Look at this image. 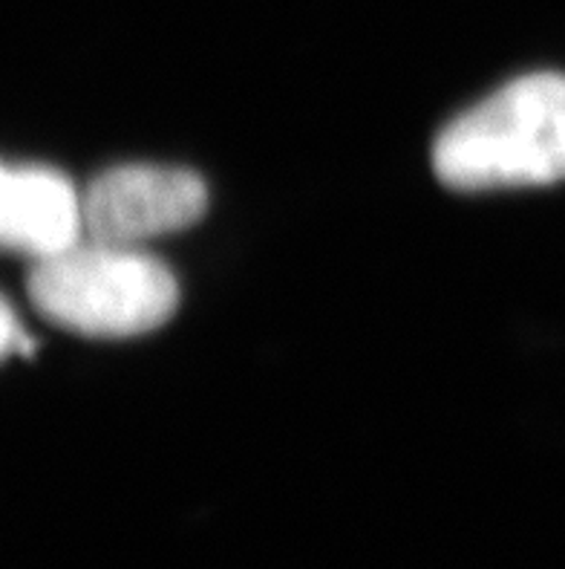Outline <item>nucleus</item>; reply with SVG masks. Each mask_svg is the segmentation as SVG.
<instances>
[{"label":"nucleus","instance_id":"obj_1","mask_svg":"<svg viewBox=\"0 0 565 569\" xmlns=\"http://www.w3.org/2000/svg\"><path fill=\"white\" fill-rule=\"evenodd\" d=\"M433 171L458 191L565 180V76H523L456 116L433 144Z\"/></svg>","mask_w":565,"mask_h":569},{"label":"nucleus","instance_id":"obj_4","mask_svg":"<svg viewBox=\"0 0 565 569\" xmlns=\"http://www.w3.org/2000/svg\"><path fill=\"white\" fill-rule=\"evenodd\" d=\"M87 238L84 194L64 173L43 166H3L0 240L9 252L47 260Z\"/></svg>","mask_w":565,"mask_h":569},{"label":"nucleus","instance_id":"obj_2","mask_svg":"<svg viewBox=\"0 0 565 569\" xmlns=\"http://www.w3.org/2000/svg\"><path fill=\"white\" fill-rule=\"evenodd\" d=\"M27 292L47 321L90 339L142 336L180 307V283L162 260L139 246L93 238L38 260Z\"/></svg>","mask_w":565,"mask_h":569},{"label":"nucleus","instance_id":"obj_5","mask_svg":"<svg viewBox=\"0 0 565 569\" xmlns=\"http://www.w3.org/2000/svg\"><path fill=\"white\" fill-rule=\"evenodd\" d=\"M0 350L3 356H12V353H21V356H32L36 353V341L29 339L27 332L18 327L14 321V312H12V303L3 301V325H0Z\"/></svg>","mask_w":565,"mask_h":569},{"label":"nucleus","instance_id":"obj_3","mask_svg":"<svg viewBox=\"0 0 565 569\" xmlns=\"http://www.w3.org/2000/svg\"><path fill=\"white\" fill-rule=\"evenodd\" d=\"M205 209V182L188 168L119 166L99 173L84 191L87 238L122 246L191 229Z\"/></svg>","mask_w":565,"mask_h":569}]
</instances>
